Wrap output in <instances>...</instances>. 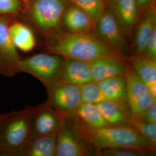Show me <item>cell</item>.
<instances>
[{"label": "cell", "mask_w": 156, "mask_h": 156, "mask_svg": "<svg viewBox=\"0 0 156 156\" xmlns=\"http://www.w3.org/2000/svg\"><path fill=\"white\" fill-rule=\"evenodd\" d=\"M45 47L50 53L89 62L103 57L121 58L122 56L90 33L59 31L46 37Z\"/></svg>", "instance_id": "1"}, {"label": "cell", "mask_w": 156, "mask_h": 156, "mask_svg": "<svg viewBox=\"0 0 156 156\" xmlns=\"http://www.w3.org/2000/svg\"><path fill=\"white\" fill-rule=\"evenodd\" d=\"M73 130L80 139L99 151L119 148L155 149L132 126L90 128L79 122L73 125Z\"/></svg>", "instance_id": "2"}, {"label": "cell", "mask_w": 156, "mask_h": 156, "mask_svg": "<svg viewBox=\"0 0 156 156\" xmlns=\"http://www.w3.org/2000/svg\"><path fill=\"white\" fill-rule=\"evenodd\" d=\"M34 108L6 113L0 124V156H23L31 138V121Z\"/></svg>", "instance_id": "3"}, {"label": "cell", "mask_w": 156, "mask_h": 156, "mask_svg": "<svg viewBox=\"0 0 156 156\" xmlns=\"http://www.w3.org/2000/svg\"><path fill=\"white\" fill-rule=\"evenodd\" d=\"M66 0H31L25 9L34 26L46 37L60 31Z\"/></svg>", "instance_id": "4"}, {"label": "cell", "mask_w": 156, "mask_h": 156, "mask_svg": "<svg viewBox=\"0 0 156 156\" xmlns=\"http://www.w3.org/2000/svg\"><path fill=\"white\" fill-rule=\"evenodd\" d=\"M64 58L56 54L40 53L19 62V73H27L48 85L60 79Z\"/></svg>", "instance_id": "5"}, {"label": "cell", "mask_w": 156, "mask_h": 156, "mask_svg": "<svg viewBox=\"0 0 156 156\" xmlns=\"http://www.w3.org/2000/svg\"><path fill=\"white\" fill-rule=\"evenodd\" d=\"M48 94V103L62 117L74 114L82 104L78 85L59 80L46 86Z\"/></svg>", "instance_id": "6"}, {"label": "cell", "mask_w": 156, "mask_h": 156, "mask_svg": "<svg viewBox=\"0 0 156 156\" xmlns=\"http://www.w3.org/2000/svg\"><path fill=\"white\" fill-rule=\"evenodd\" d=\"M124 78L127 84V100L130 115L140 119L156 100L151 97L147 86L131 67H127Z\"/></svg>", "instance_id": "7"}, {"label": "cell", "mask_w": 156, "mask_h": 156, "mask_svg": "<svg viewBox=\"0 0 156 156\" xmlns=\"http://www.w3.org/2000/svg\"><path fill=\"white\" fill-rule=\"evenodd\" d=\"M15 17L0 16V75L12 77L19 73L18 65L20 57L12 41L9 27Z\"/></svg>", "instance_id": "8"}, {"label": "cell", "mask_w": 156, "mask_h": 156, "mask_svg": "<svg viewBox=\"0 0 156 156\" xmlns=\"http://www.w3.org/2000/svg\"><path fill=\"white\" fill-rule=\"evenodd\" d=\"M95 32L98 39L121 55L127 52L126 35L115 17L106 8L95 23Z\"/></svg>", "instance_id": "9"}, {"label": "cell", "mask_w": 156, "mask_h": 156, "mask_svg": "<svg viewBox=\"0 0 156 156\" xmlns=\"http://www.w3.org/2000/svg\"><path fill=\"white\" fill-rule=\"evenodd\" d=\"M62 118L48 102L34 108L31 121V138L57 135L63 123Z\"/></svg>", "instance_id": "10"}, {"label": "cell", "mask_w": 156, "mask_h": 156, "mask_svg": "<svg viewBox=\"0 0 156 156\" xmlns=\"http://www.w3.org/2000/svg\"><path fill=\"white\" fill-rule=\"evenodd\" d=\"M105 3L125 35H130L140 17L135 0H105Z\"/></svg>", "instance_id": "11"}, {"label": "cell", "mask_w": 156, "mask_h": 156, "mask_svg": "<svg viewBox=\"0 0 156 156\" xmlns=\"http://www.w3.org/2000/svg\"><path fill=\"white\" fill-rule=\"evenodd\" d=\"M135 26L134 47L135 55H144L146 45L156 30V12L153 6L140 15Z\"/></svg>", "instance_id": "12"}, {"label": "cell", "mask_w": 156, "mask_h": 156, "mask_svg": "<svg viewBox=\"0 0 156 156\" xmlns=\"http://www.w3.org/2000/svg\"><path fill=\"white\" fill-rule=\"evenodd\" d=\"M93 81L98 82L114 76H125L127 67L122 58L103 57L89 62Z\"/></svg>", "instance_id": "13"}, {"label": "cell", "mask_w": 156, "mask_h": 156, "mask_svg": "<svg viewBox=\"0 0 156 156\" xmlns=\"http://www.w3.org/2000/svg\"><path fill=\"white\" fill-rule=\"evenodd\" d=\"M88 151L75 131L64 123L57 137V156H84Z\"/></svg>", "instance_id": "14"}, {"label": "cell", "mask_w": 156, "mask_h": 156, "mask_svg": "<svg viewBox=\"0 0 156 156\" xmlns=\"http://www.w3.org/2000/svg\"><path fill=\"white\" fill-rule=\"evenodd\" d=\"M97 83L106 101L116 104L130 115L125 78L114 76L103 79Z\"/></svg>", "instance_id": "15"}, {"label": "cell", "mask_w": 156, "mask_h": 156, "mask_svg": "<svg viewBox=\"0 0 156 156\" xmlns=\"http://www.w3.org/2000/svg\"><path fill=\"white\" fill-rule=\"evenodd\" d=\"M62 23L69 32L93 33L95 31L94 20L86 12L74 4L67 6Z\"/></svg>", "instance_id": "16"}, {"label": "cell", "mask_w": 156, "mask_h": 156, "mask_svg": "<svg viewBox=\"0 0 156 156\" xmlns=\"http://www.w3.org/2000/svg\"><path fill=\"white\" fill-rule=\"evenodd\" d=\"M60 80L78 86L93 81L89 62L64 58Z\"/></svg>", "instance_id": "17"}, {"label": "cell", "mask_w": 156, "mask_h": 156, "mask_svg": "<svg viewBox=\"0 0 156 156\" xmlns=\"http://www.w3.org/2000/svg\"><path fill=\"white\" fill-rule=\"evenodd\" d=\"M9 32L12 41L17 49L28 53L35 47V35L27 25L15 20L10 24Z\"/></svg>", "instance_id": "18"}, {"label": "cell", "mask_w": 156, "mask_h": 156, "mask_svg": "<svg viewBox=\"0 0 156 156\" xmlns=\"http://www.w3.org/2000/svg\"><path fill=\"white\" fill-rule=\"evenodd\" d=\"M57 135L40 136L31 138L23 156H56Z\"/></svg>", "instance_id": "19"}, {"label": "cell", "mask_w": 156, "mask_h": 156, "mask_svg": "<svg viewBox=\"0 0 156 156\" xmlns=\"http://www.w3.org/2000/svg\"><path fill=\"white\" fill-rule=\"evenodd\" d=\"M132 68L147 86L156 85V60L145 55L131 58Z\"/></svg>", "instance_id": "20"}, {"label": "cell", "mask_w": 156, "mask_h": 156, "mask_svg": "<svg viewBox=\"0 0 156 156\" xmlns=\"http://www.w3.org/2000/svg\"><path fill=\"white\" fill-rule=\"evenodd\" d=\"M96 105L111 126H131V116L116 104L104 101Z\"/></svg>", "instance_id": "21"}, {"label": "cell", "mask_w": 156, "mask_h": 156, "mask_svg": "<svg viewBox=\"0 0 156 156\" xmlns=\"http://www.w3.org/2000/svg\"><path fill=\"white\" fill-rule=\"evenodd\" d=\"M75 114L80 123L90 128L111 126L104 118L96 104L82 103L73 115Z\"/></svg>", "instance_id": "22"}, {"label": "cell", "mask_w": 156, "mask_h": 156, "mask_svg": "<svg viewBox=\"0 0 156 156\" xmlns=\"http://www.w3.org/2000/svg\"><path fill=\"white\" fill-rule=\"evenodd\" d=\"M79 86L82 103L97 104L106 101L96 82L91 81Z\"/></svg>", "instance_id": "23"}, {"label": "cell", "mask_w": 156, "mask_h": 156, "mask_svg": "<svg viewBox=\"0 0 156 156\" xmlns=\"http://www.w3.org/2000/svg\"><path fill=\"white\" fill-rule=\"evenodd\" d=\"M73 4L78 6L97 22L106 9L105 0H71Z\"/></svg>", "instance_id": "24"}, {"label": "cell", "mask_w": 156, "mask_h": 156, "mask_svg": "<svg viewBox=\"0 0 156 156\" xmlns=\"http://www.w3.org/2000/svg\"><path fill=\"white\" fill-rule=\"evenodd\" d=\"M131 126L151 145L156 147V124L146 123L140 119L131 116Z\"/></svg>", "instance_id": "25"}, {"label": "cell", "mask_w": 156, "mask_h": 156, "mask_svg": "<svg viewBox=\"0 0 156 156\" xmlns=\"http://www.w3.org/2000/svg\"><path fill=\"white\" fill-rule=\"evenodd\" d=\"M24 11V6L20 0H0V16H11L16 18Z\"/></svg>", "instance_id": "26"}, {"label": "cell", "mask_w": 156, "mask_h": 156, "mask_svg": "<svg viewBox=\"0 0 156 156\" xmlns=\"http://www.w3.org/2000/svg\"><path fill=\"white\" fill-rule=\"evenodd\" d=\"M149 149H134V148H119L109 149L100 151L102 156H144L147 153V151Z\"/></svg>", "instance_id": "27"}, {"label": "cell", "mask_w": 156, "mask_h": 156, "mask_svg": "<svg viewBox=\"0 0 156 156\" xmlns=\"http://www.w3.org/2000/svg\"><path fill=\"white\" fill-rule=\"evenodd\" d=\"M144 55L149 58L156 60V30L146 45Z\"/></svg>", "instance_id": "28"}, {"label": "cell", "mask_w": 156, "mask_h": 156, "mask_svg": "<svg viewBox=\"0 0 156 156\" xmlns=\"http://www.w3.org/2000/svg\"><path fill=\"white\" fill-rule=\"evenodd\" d=\"M140 119L146 123L156 124V102L150 106Z\"/></svg>", "instance_id": "29"}, {"label": "cell", "mask_w": 156, "mask_h": 156, "mask_svg": "<svg viewBox=\"0 0 156 156\" xmlns=\"http://www.w3.org/2000/svg\"><path fill=\"white\" fill-rule=\"evenodd\" d=\"M139 15L154 6V0H135Z\"/></svg>", "instance_id": "30"}, {"label": "cell", "mask_w": 156, "mask_h": 156, "mask_svg": "<svg viewBox=\"0 0 156 156\" xmlns=\"http://www.w3.org/2000/svg\"><path fill=\"white\" fill-rule=\"evenodd\" d=\"M147 87L153 98L156 100V85H151Z\"/></svg>", "instance_id": "31"}, {"label": "cell", "mask_w": 156, "mask_h": 156, "mask_svg": "<svg viewBox=\"0 0 156 156\" xmlns=\"http://www.w3.org/2000/svg\"><path fill=\"white\" fill-rule=\"evenodd\" d=\"M20 1L22 2L23 5L24 6V10H25L28 7L29 3L31 0H20Z\"/></svg>", "instance_id": "32"}, {"label": "cell", "mask_w": 156, "mask_h": 156, "mask_svg": "<svg viewBox=\"0 0 156 156\" xmlns=\"http://www.w3.org/2000/svg\"><path fill=\"white\" fill-rule=\"evenodd\" d=\"M5 114H2V113H0V124L1 122H2V120H4V119L5 117Z\"/></svg>", "instance_id": "33"}]
</instances>
